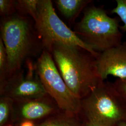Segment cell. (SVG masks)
Wrapping results in <instances>:
<instances>
[{"instance_id":"7a4b0ae2","label":"cell","mask_w":126,"mask_h":126,"mask_svg":"<svg viewBox=\"0 0 126 126\" xmlns=\"http://www.w3.org/2000/svg\"><path fill=\"white\" fill-rule=\"evenodd\" d=\"M82 126H116L126 120V103L113 83L104 81L80 100Z\"/></svg>"},{"instance_id":"3957f363","label":"cell","mask_w":126,"mask_h":126,"mask_svg":"<svg viewBox=\"0 0 126 126\" xmlns=\"http://www.w3.org/2000/svg\"><path fill=\"white\" fill-rule=\"evenodd\" d=\"M0 34L8 56L9 78L20 71L24 62L43 46L35 26L26 16L18 14L2 18Z\"/></svg>"},{"instance_id":"d6986e66","label":"cell","mask_w":126,"mask_h":126,"mask_svg":"<svg viewBox=\"0 0 126 126\" xmlns=\"http://www.w3.org/2000/svg\"><path fill=\"white\" fill-rule=\"evenodd\" d=\"M116 126H126V120L120 122Z\"/></svg>"},{"instance_id":"8992f818","label":"cell","mask_w":126,"mask_h":126,"mask_svg":"<svg viewBox=\"0 0 126 126\" xmlns=\"http://www.w3.org/2000/svg\"><path fill=\"white\" fill-rule=\"evenodd\" d=\"M37 74L47 94L62 111L77 115L80 99L70 90L59 72L51 54L43 49L36 65Z\"/></svg>"},{"instance_id":"2e32d148","label":"cell","mask_w":126,"mask_h":126,"mask_svg":"<svg viewBox=\"0 0 126 126\" xmlns=\"http://www.w3.org/2000/svg\"><path fill=\"white\" fill-rule=\"evenodd\" d=\"M16 0H0V15L2 18L9 17L15 14Z\"/></svg>"},{"instance_id":"5b68a950","label":"cell","mask_w":126,"mask_h":126,"mask_svg":"<svg viewBox=\"0 0 126 126\" xmlns=\"http://www.w3.org/2000/svg\"><path fill=\"white\" fill-rule=\"evenodd\" d=\"M35 28L43 49L50 52L56 44L74 45L89 51L96 59L99 53L86 44L57 15L50 0H39Z\"/></svg>"},{"instance_id":"8fae6325","label":"cell","mask_w":126,"mask_h":126,"mask_svg":"<svg viewBox=\"0 0 126 126\" xmlns=\"http://www.w3.org/2000/svg\"><path fill=\"white\" fill-rule=\"evenodd\" d=\"M35 126H82L76 114L61 111L37 122Z\"/></svg>"},{"instance_id":"277c9868","label":"cell","mask_w":126,"mask_h":126,"mask_svg":"<svg viewBox=\"0 0 126 126\" xmlns=\"http://www.w3.org/2000/svg\"><path fill=\"white\" fill-rule=\"evenodd\" d=\"M92 2L83 11V17L76 24L74 32L100 53L121 45L123 32L118 17H110L105 9Z\"/></svg>"},{"instance_id":"52a82bcc","label":"cell","mask_w":126,"mask_h":126,"mask_svg":"<svg viewBox=\"0 0 126 126\" xmlns=\"http://www.w3.org/2000/svg\"><path fill=\"white\" fill-rule=\"evenodd\" d=\"M32 66L30 73L25 75L21 70L9 77L4 86L0 88V96L8 97L14 101L45 97L46 93L37 72Z\"/></svg>"},{"instance_id":"6da1fadb","label":"cell","mask_w":126,"mask_h":126,"mask_svg":"<svg viewBox=\"0 0 126 126\" xmlns=\"http://www.w3.org/2000/svg\"><path fill=\"white\" fill-rule=\"evenodd\" d=\"M50 53L64 82L79 99L104 81L99 75L96 58L87 50L77 46L56 44Z\"/></svg>"},{"instance_id":"30bf717a","label":"cell","mask_w":126,"mask_h":126,"mask_svg":"<svg viewBox=\"0 0 126 126\" xmlns=\"http://www.w3.org/2000/svg\"><path fill=\"white\" fill-rule=\"evenodd\" d=\"M92 1L91 0H56L55 3L63 16L73 22Z\"/></svg>"},{"instance_id":"ffe728a7","label":"cell","mask_w":126,"mask_h":126,"mask_svg":"<svg viewBox=\"0 0 126 126\" xmlns=\"http://www.w3.org/2000/svg\"><path fill=\"white\" fill-rule=\"evenodd\" d=\"M14 126L13 125H7V126Z\"/></svg>"},{"instance_id":"ba28073f","label":"cell","mask_w":126,"mask_h":126,"mask_svg":"<svg viewBox=\"0 0 126 126\" xmlns=\"http://www.w3.org/2000/svg\"><path fill=\"white\" fill-rule=\"evenodd\" d=\"M61 111L56 101L49 95L14 101L13 126L24 120L37 123Z\"/></svg>"},{"instance_id":"ac0fdd59","label":"cell","mask_w":126,"mask_h":126,"mask_svg":"<svg viewBox=\"0 0 126 126\" xmlns=\"http://www.w3.org/2000/svg\"><path fill=\"white\" fill-rule=\"evenodd\" d=\"M36 123L29 120H24L16 124L14 126H35Z\"/></svg>"},{"instance_id":"9a60e30c","label":"cell","mask_w":126,"mask_h":126,"mask_svg":"<svg viewBox=\"0 0 126 126\" xmlns=\"http://www.w3.org/2000/svg\"><path fill=\"white\" fill-rule=\"evenodd\" d=\"M116 6L111 10V13L117 15L123 23L120 26L122 32H126V0H116Z\"/></svg>"},{"instance_id":"e0dca14e","label":"cell","mask_w":126,"mask_h":126,"mask_svg":"<svg viewBox=\"0 0 126 126\" xmlns=\"http://www.w3.org/2000/svg\"><path fill=\"white\" fill-rule=\"evenodd\" d=\"M113 83L117 91L126 103V78L124 79H117Z\"/></svg>"},{"instance_id":"7c38bea8","label":"cell","mask_w":126,"mask_h":126,"mask_svg":"<svg viewBox=\"0 0 126 126\" xmlns=\"http://www.w3.org/2000/svg\"><path fill=\"white\" fill-rule=\"evenodd\" d=\"M14 101L9 97L0 96V126H13Z\"/></svg>"},{"instance_id":"9c48e42d","label":"cell","mask_w":126,"mask_h":126,"mask_svg":"<svg viewBox=\"0 0 126 126\" xmlns=\"http://www.w3.org/2000/svg\"><path fill=\"white\" fill-rule=\"evenodd\" d=\"M99 75L105 81L108 76L126 78V41L115 47L100 53L97 58Z\"/></svg>"},{"instance_id":"4fadbf2b","label":"cell","mask_w":126,"mask_h":126,"mask_svg":"<svg viewBox=\"0 0 126 126\" xmlns=\"http://www.w3.org/2000/svg\"><path fill=\"white\" fill-rule=\"evenodd\" d=\"M39 0H18L16 2V8L18 14L24 16L30 15L34 21L36 20L38 14Z\"/></svg>"},{"instance_id":"5bb4252c","label":"cell","mask_w":126,"mask_h":126,"mask_svg":"<svg viewBox=\"0 0 126 126\" xmlns=\"http://www.w3.org/2000/svg\"><path fill=\"white\" fill-rule=\"evenodd\" d=\"M8 78V56L3 41L0 37V88L4 86Z\"/></svg>"}]
</instances>
